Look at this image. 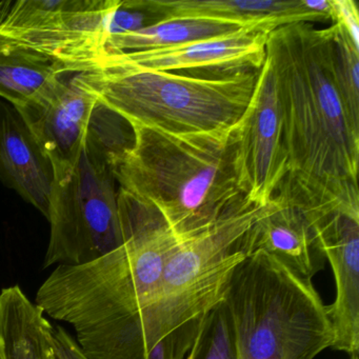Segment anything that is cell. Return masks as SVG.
Wrapping results in <instances>:
<instances>
[{
	"instance_id": "277c9868",
	"label": "cell",
	"mask_w": 359,
	"mask_h": 359,
	"mask_svg": "<svg viewBox=\"0 0 359 359\" xmlns=\"http://www.w3.org/2000/svg\"><path fill=\"white\" fill-rule=\"evenodd\" d=\"M257 74L207 79L113 67L74 75L130 126L173 135L229 137L251 102Z\"/></svg>"
},
{
	"instance_id": "7a4b0ae2",
	"label": "cell",
	"mask_w": 359,
	"mask_h": 359,
	"mask_svg": "<svg viewBox=\"0 0 359 359\" xmlns=\"http://www.w3.org/2000/svg\"><path fill=\"white\" fill-rule=\"evenodd\" d=\"M125 243L81 266H57L35 304L68 323L89 359H127L138 315L156 290L180 237L154 212L118 191Z\"/></svg>"
},
{
	"instance_id": "2e32d148",
	"label": "cell",
	"mask_w": 359,
	"mask_h": 359,
	"mask_svg": "<svg viewBox=\"0 0 359 359\" xmlns=\"http://www.w3.org/2000/svg\"><path fill=\"white\" fill-rule=\"evenodd\" d=\"M241 30L252 29L211 20H163L133 32L109 37L100 56L178 47L194 41L226 36Z\"/></svg>"
},
{
	"instance_id": "5b68a950",
	"label": "cell",
	"mask_w": 359,
	"mask_h": 359,
	"mask_svg": "<svg viewBox=\"0 0 359 359\" xmlns=\"http://www.w3.org/2000/svg\"><path fill=\"white\" fill-rule=\"evenodd\" d=\"M224 302L237 359H313L333 346V327L312 280L262 251L233 271Z\"/></svg>"
},
{
	"instance_id": "30bf717a",
	"label": "cell",
	"mask_w": 359,
	"mask_h": 359,
	"mask_svg": "<svg viewBox=\"0 0 359 359\" xmlns=\"http://www.w3.org/2000/svg\"><path fill=\"white\" fill-rule=\"evenodd\" d=\"M98 106L97 96L91 90L74 74H64L14 108L51 161L54 172H62L79 161Z\"/></svg>"
},
{
	"instance_id": "7c38bea8",
	"label": "cell",
	"mask_w": 359,
	"mask_h": 359,
	"mask_svg": "<svg viewBox=\"0 0 359 359\" xmlns=\"http://www.w3.org/2000/svg\"><path fill=\"white\" fill-rule=\"evenodd\" d=\"M153 24L163 20H195L236 24L270 33L294 22H323L329 18L309 9L306 0H134Z\"/></svg>"
},
{
	"instance_id": "d6986e66",
	"label": "cell",
	"mask_w": 359,
	"mask_h": 359,
	"mask_svg": "<svg viewBox=\"0 0 359 359\" xmlns=\"http://www.w3.org/2000/svg\"><path fill=\"white\" fill-rule=\"evenodd\" d=\"M333 27L336 81L351 114L359 121V50L341 27Z\"/></svg>"
},
{
	"instance_id": "9a60e30c",
	"label": "cell",
	"mask_w": 359,
	"mask_h": 359,
	"mask_svg": "<svg viewBox=\"0 0 359 359\" xmlns=\"http://www.w3.org/2000/svg\"><path fill=\"white\" fill-rule=\"evenodd\" d=\"M53 329L20 285L0 292V359H56Z\"/></svg>"
},
{
	"instance_id": "6da1fadb",
	"label": "cell",
	"mask_w": 359,
	"mask_h": 359,
	"mask_svg": "<svg viewBox=\"0 0 359 359\" xmlns=\"http://www.w3.org/2000/svg\"><path fill=\"white\" fill-rule=\"evenodd\" d=\"M266 51L287 154L276 195L308 217L359 220V121L336 81L333 25H283L269 33Z\"/></svg>"
},
{
	"instance_id": "ac0fdd59",
	"label": "cell",
	"mask_w": 359,
	"mask_h": 359,
	"mask_svg": "<svg viewBox=\"0 0 359 359\" xmlns=\"http://www.w3.org/2000/svg\"><path fill=\"white\" fill-rule=\"evenodd\" d=\"M186 359H237L232 319L224 300L205 313Z\"/></svg>"
},
{
	"instance_id": "e0dca14e",
	"label": "cell",
	"mask_w": 359,
	"mask_h": 359,
	"mask_svg": "<svg viewBox=\"0 0 359 359\" xmlns=\"http://www.w3.org/2000/svg\"><path fill=\"white\" fill-rule=\"evenodd\" d=\"M68 74L57 62L28 48L0 43V100L20 107L50 81Z\"/></svg>"
},
{
	"instance_id": "4fadbf2b",
	"label": "cell",
	"mask_w": 359,
	"mask_h": 359,
	"mask_svg": "<svg viewBox=\"0 0 359 359\" xmlns=\"http://www.w3.org/2000/svg\"><path fill=\"white\" fill-rule=\"evenodd\" d=\"M262 251L306 280L320 272L325 256L306 214L276 195L245 235V254Z\"/></svg>"
},
{
	"instance_id": "ba28073f",
	"label": "cell",
	"mask_w": 359,
	"mask_h": 359,
	"mask_svg": "<svg viewBox=\"0 0 359 359\" xmlns=\"http://www.w3.org/2000/svg\"><path fill=\"white\" fill-rule=\"evenodd\" d=\"M237 184L250 203L266 205L287 174L278 98L269 60L258 71L247 110L232 133Z\"/></svg>"
},
{
	"instance_id": "8fae6325",
	"label": "cell",
	"mask_w": 359,
	"mask_h": 359,
	"mask_svg": "<svg viewBox=\"0 0 359 359\" xmlns=\"http://www.w3.org/2000/svg\"><path fill=\"white\" fill-rule=\"evenodd\" d=\"M336 283V299L327 306L333 327L332 348L359 353V220L341 213L312 222Z\"/></svg>"
},
{
	"instance_id": "9c48e42d",
	"label": "cell",
	"mask_w": 359,
	"mask_h": 359,
	"mask_svg": "<svg viewBox=\"0 0 359 359\" xmlns=\"http://www.w3.org/2000/svg\"><path fill=\"white\" fill-rule=\"evenodd\" d=\"M269 33L241 30L234 34L178 47L102 55L86 72L100 68L140 69L222 79L259 71L266 57Z\"/></svg>"
},
{
	"instance_id": "44dd1931",
	"label": "cell",
	"mask_w": 359,
	"mask_h": 359,
	"mask_svg": "<svg viewBox=\"0 0 359 359\" xmlns=\"http://www.w3.org/2000/svg\"><path fill=\"white\" fill-rule=\"evenodd\" d=\"M331 20L346 31L355 48L359 50V14L353 0H331Z\"/></svg>"
},
{
	"instance_id": "7402d4cb",
	"label": "cell",
	"mask_w": 359,
	"mask_h": 359,
	"mask_svg": "<svg viewBox=\"0 0 359 359\" xmlns=\"http://www.w3.org/2000/svg\"><path fill=\"white\" fill-rule=\"evenodd\" d=\"M53 342L56 359H89L83 354L75 338L60 325L54 327Z\"/></svg>"
},
{
	"instance_id": "3957f363",
	"label": "cell",
	"mask_w": 359,
	"mask_h": 359,
	"mask_svg": "<svg viewBox=\"0 0 359 359\" xmlns=\"http://www.w3.org/2000/svg\"><path fill=\"white\" fill-rule=\"evenodd\" d=\"M130 127L131 146L114 157L118 189L177 236L205 230L243 201L232 135H173Z\"/></svg>"
},
{
	"instance_id": "52a82bcc",
	"label": "cell",
	"mask_w": 359,
	"mask_h": 359,
	"mask_svg": "<svg viewBox=\"0 0 359 359\" xmlns=\"http://www.w3.org/2000/svg\"><path fill=\"white\" fill-rule=\"evenodd\" d=\"M269 205H254L243 197L215 224L178 245L138 315L127 359H146L161 338L224 300L233 271L247 256L245 235Z\"/></svg>"
},
{
	"instance_id": "603a6c76",
	"label": "cell",
	"mask_w": 359,
	"mask_h": 359,
	"mask_svg": "<svg viewBox=\"0 0 359 359\" xmlns=\"http://www.w3.org/2000/svg\"><path fill=\"white\" fill-rule=\"evenodd\" d=\"M351 359H359V353H355V354L350 355Z\"/></svg>"
},
{
	"instance_id": "8992f818",
	"label": "cell",
	"mask_w": 359,
	"mask_h": 359,
	"mask_svg": "<svg viewBox=\"0 0 359 359\" xmlns=\"http://www.w3.org/2000/svg\"><path fill=\"white\" fill-rule=\"evenodd\" d=\"M132 142L129 123L100 104L74 167L54 172L43 268L88 264L125 243L113 165Z\"/></svg>"
},
{
	"instance_id": "5bb4252c",
	"label": "cell",
	"mask_w": 359,
	"mask_h": 359,
	"mask_svg": "<svg viewBox=\"0 0 359 359\" xmlns=\"http://www.w3.org/2000/svg\"><path fill=\"white\" fill-rule=\"evenodd\" d=\"M0 180L48 219L53 165L22 115L3 100H0Z\"/></svg>"
},
{
	"instance_id": "ffe728a7",
	"label": "cell",
	"mask_w": 359,
	"mask_h": 359,
	"mask_svg": "<svg viewBox=\"0 0 359 359\" xmlns=\"http://www.w3.org/2000/svg\"><path fill=\"white\" fill-rule=\"evenodd\" d=\"M203 316L194 317L169 332L151 348L146 359H186L196 339Z\"/></svg>"
}]
</instances>
